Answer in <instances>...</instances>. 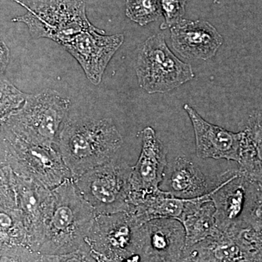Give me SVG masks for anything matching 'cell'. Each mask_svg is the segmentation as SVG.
<instances>
[{"label":"cell","instance_id":"obj_28","mask_svg":"<svg viewBox=\"0 0 262 262\" xmlns=\"http://www.w3.org/2000/svg\"><path fill=\"white\" fill-rule=\"evenodd\" d=\"M119 262H148L144 261L141 258L140 255L139 253H135L132 256H129L126 258H124L122 261Z\"/></svg>","mask_w":262,"mask_h":262},{"label":"cell","instance_id":"obj_19","mask_svg":"<svg viewBox=\"0 0 262 262\" xmlns=\"http://www.w3.org/2000/svg\"><path fill=\"white\" fill-rule=\"evenodd\" d=\"M189 199H181L161 189L130 205V213L140 225L157 219L179 220Z\"/></svg>","mask_w":262,"mask_h":262},{"label":"cell","instance_id":"obj_10","mask_svg":"<svg viewBox=\"0 0 262 262\" xmlns=\"http://www.w3.org/2000/svg\"><path fill=\"white\" fill-rule=\"evenodd\" d=\"M140 134L142 141L140 155L131 168L130 206L159 190L168 165L166 149L154 129L146 127Z\"/></svg>","mask_w":262,"mask_h":262},{"label":"cell","instance_id":"obj_27","mask_svg":"<svg viewBox=\"0 0 262 262\" xmlns=\"http://www.w3.org/2000/svg\"><path fill=\"white\" fill-rule=\"evenodd\" d=\"M10 61V50L0 39V78H3Z\"/></svg>","mask_w":262,"mask_h":262},{"label":"cell","instance_id":"obj_7","mask_svg":"<svg viewBox=\"0 0 262 262\" xmlns=\"http://www.w3.org/2000/svg\"><path fill=\"white\" fill-rule=\"evenodd\" d=\"M3 140L16 158L20 175L50 189L73 178L56 147L32 144L3 128Z\"/></svg>","mask_w":262,"mask_h":262},{"label":"cell","instance_id":"obj_15","mask_svg":"<svg viewBox=\"0 0 262 262\" xmlns=\"http://www.w3.org/2000/svg\"><path fill=\"white\" fill-rule=\"evenodd\" d=\"M211 192L189 199L186 203L179 220L185 231L184 254L194 245L220 232L215 222V208L211 200Z\"/></svg>","mask_w":262,"mask_h":262},{"label":"cell","instance_id":"obj_11","mask_svg":"<svg viewBox=\"0 0 262 262\" xmlns=\"http://www.w3.org/2000/svg\"><path fill=\"white\" fill-rule=\"evenodd\" d=\"M18 196L29 247L38 253L53 212V192L33 179L19 175Z\"/></svg>","mask_w":262,"mask_h":262},{"label":"cell","instance_id":"obj_12","mask_svg":"<svg viewBox=\"0 0 262 262\" xmlns=\"http://www.w3.org/2000/svg\"><path fill=\"white\" fill-rule=\"evenodd\" d=\"M224 177L212 191L211 200L215 208L217 228L229 232L244 228L243 220L251 180L238 170L227 172Z\"/></svg>","mask_w":262,"mask_h":262},{"label":"cell","instance_id":"obj_26","mask_svg":"<svg viewBox=\"0 0 262 262\" xmlns=\"http://www.w3.org/2000/svg\"><path fill=\"white\" fill-rule=\"evenodd\" d=\"M237 237L241 244L249 249L262 255V230L245 227L237 231Z\"/></svg>","mask_w":262,"mask_h":262},{"label":"cell","instance_id":"obj_6","mask_svg":"<svg viewBox=\"0 0 262 262\" xmlns=\"http://www.w3.org/2000/svg\"><path fill=\"white\" fill-rule=\"evenodd\" d=\"M141 226L128 212L98 215L85 243L98 262H119L138 253Z\"/></svg>","mask_w":262,"mask_h":262},{"label":"cell","instance_id":"obj_2","mask_svg":"<svg viewBox=\"0 0 262 262\" xmlns=\"http://www.w3.org/2000/svg\"><path fill=\"white\" fill-rule=\"evenodd\" d=\"M52 192L53 212L38 253L59 255L73 252L85 244L96 212L77 190L73 178Z\"/></svg>","mask_w":262,"mask_h":262},{"label":"cell","instance_id":"obj_16","mask_svg":"<svg viewBox=\"0 0 262 262\" xmlns=\"http://www.w3.org/2000/svg\"><path fill=\"white\" fill-rule=\"evenodd\" d=\"M218 184L209 181L193 162L179 156L174 162L167 192L181 199H192L206 195Z\"/></svg>","mask_w":262,"mask_h":262},{"label":"cell","instance_id":"obj_20","mask_svg":"<svg viewBox=\"0 0 262 262\" xmlns=\"http://www.w3.org/2000/svg\"><path fill=\"white\" fill-rule=\"evenodd\" d=\"M125 14L142 27L147 25L162 15L160 0H127Z\"/></svg>","mask_w":262,"mask_h":262},{"label":"cell","instance_id":"obj_9","mask_svg":"<svg viewBox=\"0 0 262 262\" xmlns=\"http://www.w3.org/2000/svg\"><path fill=\"white\" fill-rule=\"evenodd\" d=\"M185 231L175 219H157L141 226L138 253L148 262H188Z\"/></svg>","mask_w":262,"mask_h":262},{"label":"cell","instance_id":"obj_25","mask_svg":"<svg viewBox=\"0 0 262 262\" xmlns=\"http://www.w3.org/2000/svg\"><path fill=\"white\" fill-rule=\"evenodd\" d=\"M39 253L27 247L0 251V262H37Z\"/></svg>","mask_w":262,"mask_h":262},{"label":"cell","instance_id":"obj_8","mask_svg":"<svg viewBox=\"0 0 262 262\" xmlns=\"http://www.w3.org/2000/svg\"><path fill=\"white\" fill-rule=\"evenodd\" d=\"M124 42L123 34L105 35L91 25L61 43L82 66L92 83L99 84L105 69Z\"/></svg>","mask_w":262,"mask_h":262},{"label":"cell","instance_id":"obj_23","mask_svg":"<svg viewBox=\"0 0 262 262\" xmlns=\"http://www.w3.org/2000/svg\"><path fill=\"white\" fill-rule=\"evenodd\" d=\"M162 14L165 21L160 25V29L171 28L182 20L185 14L187 0H160Z\"/></svg>","mask_w":262,"mask_h":262},{"label":"cell","instance_id":"obj_21","mask_svg":"<svg viewBox=\"0 0 262 262\" xmlns=\"http://www.w3.org/2000/svg\"><path fill=\"white\" fill-rule=\"evenodd\" d=\"M28 94H24L4 77L0 79V121H6L23 106Z\"/></svg>","mask_w":262,"mask_h":262},{"label":"cell","instance_id":"obj_5","mask_svg":"<svg viewBox=\"0 0 262 262\" xmlns=\"http://www.w3.org/2000/svg\"><path fill=\"white\" fill-rule=\"evenodd\" d=\"M134 68L139 85L149 94L169 92L194 78L191 65L173 54L161 34L139 46Z\"/></svg>","mask_w":262,"mask_h":262},{"label":"cell","instance_id":"obj_29","mask_svg":"<svg viewBox=\"0 0 262 262\" xmlns=\"http://www.w3.org/2000/svg\"><path fill=\"white\" fill-rule=\"evenodd\" d=\"M15 2H16V3H19V4H22V3H24V0H14Z\"/></svg>","mask_w":262,"mask_h":262},{"label":"cell","instance_id":"obj_3","mask_svg":"<svg viewBox=\"0 0 262 262\" xmlns=\"http://www.w3.org/2000/svg\"><path fill=\"white\" fill-rule=\"evenodd\" d=\"M70 103V100L52 90L28 94L21 108L5 121L3 127L27 142L56 147Z\"/></svg>","mask_w":262,"mask_h":262},{"label":"cell","instance_id":"obj_14","mask_svg":"<svg viewBox=\"0 0 262 262\" xmlns=\"http://www.w3.org/2000/svg\"><path fill=\"white\" fill-rule=\"evenodd\" d=\"M172 46L187 59H211L223 45V37L204 20L182 19L170 28Z\"/></svg>","mask_w":262,"mask_h":262},{"label":"cell","instance_id":"obj_18","mask_svg":"<svg viewBox=\"0 0 262 262\" xmlns=\"http://www.w3.org/2000/svg\"><path fill=\"white\" fill-rule=\"evenodd\" d=\"M243 132L239 171L248 179L262 184V113L248 117Z\"/></svg>","mask_w":262,"mask_h":262},{"label":"cell","instance_id":"obj_1","mask_svg":"<svg viewBox=\"0 0 262 262\" xmlns=\"http://www.w3.org/2000/svg\"><path fill=\"white\" fill-rule=\"evenodd\" d=\"M123 139L113 120L72 115L66 118L56 148L72 177L95 167L122 159Z\"/></svg>","mask_w":262,"mask_h":262},{"label":"cell","instance_id":"obj_4","mask_svg":"<svg viewBox=\"0 0 262 262\" xmlns=\"http://www.w3.org/2000/svg\"><path fill=\"white\" fill-rule=\"evenodd\" d=\"M131 168L123 159L114 160L90 169L73 181L96 215L128 212Z\"/></svg>","mask_w":262,"mask_h":262},{"label":"cell","instance_id":"obj_13","mask_svg":"<svg viewBox=\"0 0 262 262\" xmlns=\"http://www.w3.org/2000/svg\"><path fill=\"white\" fill-rule=\"evenodd\" d=\"M184 110L192 122L195 136L196 153L202 159H225L238 163L243 132H231L207 122L189 104Z\"/></svg>","mask_w":262,"mask_h":262},{"label":"cell","instance_id":"obj_24","mask_svg":"<svg viewBox=\"0 0 262 262\" xmlns=\"http://www.w3.org/2000/svg\"><path fill=\"white\" fill-rule=\"evenodd\" d=\"M42 262H98L87 244L73 252L59 255L40 254Z\"/></svg>","mask_w":262,"mask_h":262},{"label":"cell","instance_id":"obj_22","mask_svg":"<svg viewBox=\"0 0 262 262\" xmlns=\"http://www.w3.org/2000/svg\"><path fill=\"white\" fill-rule=\"evenodd\" d=\"M244 227L262 230V184L251 180L243 220Z\"/></svg>","mask_w":262,"mask_h":262},{"label":"cell","instance_id":"obj_17","mask_svg":"<svg viewBox=\"0 0 262 262\" xmlns=\"http://www.w3.org/2000/svg\"><path fill=\"white\" fill-rule=\"evenodd\" d=\"M243 249L236 231L210 236L186 251L188 262H237Z\"/></svg>","mask_w":262,"mask_h":262}]
</instances>
